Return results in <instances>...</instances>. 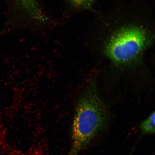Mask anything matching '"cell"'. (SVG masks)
Listing matches in <instances>:
<instances>
[{
	"instance_id": "5b68a950",
	"label": "cell",
	"mask_w": 155,
	"mask_h": 155,
	"mask_svg": "<svg viewBox=\"0 0 155 155\" xmlns=\"http://www.w3.org/2000/svg\"><path fill=\"white\" fill-rule=\"evenodd\" d=\"M70 3L77 7L88 8L94 0H69Z\"/></svg>"
},
{
	"instance_id": "277c9868",
	"label": "cell",
	"mask_w": 155,
	"mask_h": 155,
	"mask_svg": "<svg viewBox=\"0 0 155 155\" xmlns=\"http://www.w3.org/2000/svg\"><path fill=\"white\" fill-rule=\"evenodd\" d=\"M155 112L146 120L143 121L141 125V131L144 134H152L155 132Z\"/></svg>"
},
{
	"instance_id": "3957f363",
	"label": "cell",
	"mask_w": 155,
	"mask_h": 155,
	"mask_svg": "<svg viewBox=\"0 0 155 155\" xmlns=\"http://www.w3.org/2000/svg\"><path fill=\"white\" fill-rule=\"evenodd\" d=\"M24 8L26 9L31 16L37 19L42 17L36 0H19Z\"/></svg>"
},
{
	"instance_id": "7a4b0ae2",
	"label": "cell",
	"mask_w": 155,
	"mask_h": 155,
	"mask_svg": "<svg viewBox=\"0 0 155 155\" xmlns=\"http://www.w3.org/2000/svg\"><path fill=\"white\" fill-rule=\"evenodd\" d=\"M149 42L148 35L143 29L127 27L112 36L107 46L106 54L117 64H129L138 59Z\"/></svg>"
},
{
	"instance_id": "6da1fadb",
	"label": "cell",
	"mask_w": 155,
	"mask_h": 155,
	"mask_svg": "<svg viewBox=\"0 0 155 155\" xmlns=\"http://www.w3.org/2000/svg\"><path fill=\"white\" fill-rule=\"evenodd\" d=\"M106 107L92 80L78 102L72 129V145L68 155H78L104 128L107 121Z\"/></svg>"
}]
</instances>
